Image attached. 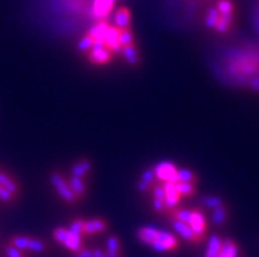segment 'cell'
Returning <instances> with one entry per match:
<instances>
[{"instance_id": "1", "label": "cell", "mask_w": 259, "mask_h": 257, "mask_svg": "<svg viewBox=\"0 0 259 257\" xmlns=\"http://www.w3.org/2000/svg\"><path fill=\"white\" fill-rule=\"evenodd\" d=\"M50 181L54 185L56 190L58 192V194L65 199L66 202H69V203H74L76 199V197L74 195V193L71 192V189H70L69 184L66 182V180L63 179V176L61 173H52L50 176Z\"/></svg>"}, {"instance_id": "2", "label": "cell", "mask_w": 259, "mask_h": 257, "mask_svg": "<svg viewBox=\"0 0 259 257\" xmlns=\"http://www.w3.org/2000/svg\"><path fill=\"white\" fill-rule=\"evenodd\" d=\"M155 173V177L161 181L166 182H178V175H177V167L174 166L170 162H161L159 164L155 166V168H153Z\"/></svg>"}, {"instance_id": "3", "label": "cell", "mask_w": 259, "mask_h": 257, "mask_svg": "<svg viewBox=\"0 0 259 257\" xmlns=\"http://www.w3.org/2000/svg\"><path fill=\"white\" fill-rule=\"evenodd\" d=\"M188 226H190L192 232H194L196 241L203 240L205 228H207V222H205V217H204L201 210H192V217H191Z\"/></svg>"}, {"instance_id": "4", "label": "cell", "mask_w": 259, "mask_h": 257, "mask_svg": "<svg viewBox=\"0 0 259 257\" xmlns=\"http://www.w3.org/2000/svg\"><path fill=\"white\" fill-rule=\"evenodd\" d=\"M163 189L164 193H166L164 206H166V209L172 210V209L179 203V201H181V194H179L177 190V184H175V182L166 181L163 182Z\"/></svg>"}, {"instance_id": "5", "label": "cell", "mask_w": 259, "mask_h": 257, "mask_svg": "<svg viewBox=\"0 0 259 257\" xmlns=\"http://www.w3.org/2000/svg\"><path fill=\"white\" fill-rule=\"evenodd\" d=\"M115 0H94L92 4V16L95 19H104L113 8Z\"/></svg>"}, {"instance_id": "6", "label": "cell", "mask_w": 259, "mask_h": 257, "mask_svg": "<svg viewBox=\"0 0 259 257\" xmlns=\"http://www.w3.org/2000/svg\"><path fill=\"white\" fill-rule=\"evenodd\" d=\"M155 240L159 241V243H161L166 249H167V252L175 251V249L178 248V239L175 238L174 235L171 234V232L161 231V230H159Z\"/></svg>"}, {"instance_id": "7", "label": "cell", "mask_w": 259, "mask_h": 257, "mask_svg": "<svg viewBox=\"0 0 259 257\" xmlns=\"http://www.w3.org/2000/svg\"><path fill=\"white\" fill-rule=\"evenodd\" d=\"M172 226H174L175 231L181 235L184 240L192 241V243H196V239H195L194 232H192V230H191V227L187 225V223L178 221V219H174V222H172Z\"/></svg>"}, {"instance_id": "8", "label": "cell", "mask_w": 259, "mask_h": 257, "mask_svg": "<svg viewBox=\"0 0 259 257\" xmlns=\"http://www.w3.org/2000/svg\"><path fill=\"white\" fill-rule=\"evenodd\" d=\"M159 232V230L155 227H151V226H146V227H142L138 230L137 236L138 239L144 243V244L151 245V243L157 239V235Z\"/></svg>"}, {"instance_id": "9", "label": "cell", "mask_w": 259, "mask_h": 257, "mask_svg": "<svg viewBox=\"0 0 259 257\" xmlns=\"http://www.w3.org/2000/svg\"><path fill=\"white\" fill-rule=\"evenodd\" d=\"M112 58L111 50L104 47L102 50H91L89 54V59L92 63H96V65H104V63L109 62Z\"/></svg>"}, {"instance_id": "10", "label": "cell", "mask_w": 259, "mask_h": 257, "mask_svg": "<svg viewBox=\"0 0 259 257\" xmlns=\"http://www.w3.org/2000/svg\"><path fill=\"white\" fill-rule=\"evenodd\" d=\"M62 245H65L69 251L76 253V252L82 249V235L75 234V232H72L69 230V235H67V238H66L65 243Z\"/></svg>"}, {"instance_id": "11", "label": "cell", "mask_w": 259, "mask_h": 257, "mask_svg": "<svg viewBox=\"0 0 259 257\" xmlns=\"http://www.w3.org/2000/svg\"><path fill=\"white\" fill-rule=\"evenodd\" d=\"M69 186L71 189V192L74 193L76 198H80L83 197L85 193V184H84V180L83 177H78V176H71L69 180Z\"/></svg>"}, {"instance_id": "12", "label": "cell", "mask_w": 259, "mask_h": 257, "mask_svg": "<svg viewBox=\"0 0 259 257\" xmlns=\"http://www.w3.org/2000/svg\"><path fill=\"white\" fill-rule=\"evenodd\" d=\"M221 245H223V240L219 235H212L208 239L207 251H205V257H217L221 251Z\"/></svg>"}, {"instance_id": "13", "label": "cell", "mask_w": 259, "mask_h": 257, "mask_svg": "<svg viewBox=\"0 0 259 257\" xmlns=\"http://www.w3.org/2000/svg\"><path fill=\"white\" fill-rule=\"evenodd\" d=\"M131 23V12L128 8H120L115 13V25L118 29H126Z\"/></svg>"}, {"instance_id": "14", "label": "cell", "mask_w": 259, "mask_h": 257, "mask_svg": "<svg viewBox=\"0 0 259 257\" xmlns=\"http://www.w3.org/2000/svg\"><path fill=\"white\" fill-rule=\"evenodd\" d=\"M120 30L117 26H109L107 33H105L104 37V43L107 49L111 50L112 47H115L116 45H118V38H120Z\"/></svg>"}, {"instance_id": "15", "label": "cell", "mask_w": 259, "mask_h": 257, "mask_svg": "<svg viewBox=\"0 0 259 257\" xmlns=\"http://www.w3.org/2000/svg\"><path fill=\"white\" fill-rule=\"evenodd\" d=\"M238 254V245L230 239H225L223 240V245H221V251L217 257H237Z\"/></svg>"}, {"instance_id": "16", "label": "cell", "mask_w": 259, "mask_h": 257, "mask_svg": "<svg viewBox=\"0 0 259 257\" xmlns=\"http://www.w3.org/2000/svg\"><path fill=\"white\" fill-rule=\"evenodd\" d=\"M90 170H91V162L87 159H82L71 167V175L83 177Z\"/></svg>"}, {"instance_id": "17", "label": "cell", "mask_w": 259, "mask_h": 257, "mask_svg": "<svg viewBox=\"0 0 259 257\" xmlns=\"http://www.w3.org/2000/svg\"><path fill=\"white\" fill-rule=\"evenodd\" d=\"M122 56H124V58L126 59V62L132 66L137 65L138 59H140L138 58L137 47H136L133 43H132V45L124 46V49H122Z\"/></svg>"}, {"instance_id": "18", "label": "cell", "mask_w": 259, "mask_h": 257, "mask_svg": "<svg viewBox=\"0 0 259 257\" xmlns=\"http://www.w3.org/2000/svg\"><path fill=\"white\" fill-rule=\"evenodd\" d=\"M108 28H109L108 24L104 23V21H100V23H98L96 25L92 26L91 29H90L89 34L94 39H103V41H104L105 33H107Z\"/></svg>"}, {"instance_id": "19", "label": "cell", "mask_w": 259, "mask_h": 257, "mask_svg": "<svg viewBox=\"0 0 259 257\" xmlns=\"http://www.w3.org/2000/svg\"><path fill=\"white\" fill-rule=\"evenodd\" d=\"M0 185L8 189L13 195H16L19 193V185L4 172H0Z\"/></svg>"}, {"instance_id": "20", "label": "cell", "mask_w": 259, "mask_h": 257, "mask_svg": "<svg viewBox=\"0 0 259 257\" xmlns=\"http://www.w3.org/2000/svg\"><path fill=\"white\" fill-rule=\"evenodd\" d=\"M105 254L108 257H118L120 254V241L116 236H111L107 240V252Z\"/></svg>"}, {"instance_id": "21", "label": "cell", "mask_w": 259, "mask_h": 257, "mask_svg": "<svg viewBox=\"0 0 259 257\" xmlns=\"http://www.w3.org/2000/svg\"><path fill=\"white\" fill-rule=\"evenodd\" d=\"M232 21H233V16H232V13H229V15H220V19H219V21H217L216 26H214V29H216L217 32L225 33L230 28V24H232Z\"/></svg>"}, {"instance_id": "22", "label": "cell", "mask_w": 259, "mask_h": 257, "mask_svg": "<svg viewBox=\"0 0 259 257\" xmlns=\"http://www.w3.org/2000/svg\"><path fill=\"white\" fill-rule=\"evenodd\" d=\"M178 175V182H192L194 184L196 181V175L191 170L187 168H181L177 171Z\"/></svg>"}, {"instance_id": "23", "label": "cell", "mask_w": 259, "mask_h": 257, "mask_svg": "<svg viewBox=\"0 0 259 257\" xmlns=\"http://www.w3.org/2000/svg\"><path fill=\"white\" fill-rule=\"evenodd\" d=\"M214 212L212 214V222H213L214 225H223L225 219H227V209L224 208V206H220V208L213 209Z\"/></svg>"}, {"instance_id": "24", "label": "cell", "mask_w": 259, "mask_h": 257, "mask_svg": "<svg viewBox=\"0 0 259 257\" xmlns=\"http://www.w3.org/2000/svg\"><path fill=\"white\" fill-rule=\"evenodd\" d=\"M29 236H15L12 238V245L16 247L20 251H28V247H29Z\"/></svg>"}, {"instance_id": "25", "label": "cell", "mask_w": 259, "mask_h": 257, "mask_svg": "<svg viewBox=\"0 0 259 257\" xmlns=\"http://www.w3.org/2000/svg\"><path fill=\"white\" fill-rule=\"evenodd\" d=\"M172 217L174 219L184 222V223H190L191 217H192V210H187V209H181V210H172Z\"/></svg>"}, {"instance_id": "26", "label": "cell", "mask_w": 259, "mask_h": 257, "mask_svg": "<svg viewBox=\"0 0 259 257\" xmlns=\"http://www.w3.org/2000/svg\"><path fill=\"white\" fill-rule=\"evenodd\" d=\"M219 19H220V12H219V10H217V8H210L207 13L205 25H207L208 28H214L217 21H219Z\"/></svg>"}, {"instance_id": "27", "label": "cell", "mask_w": 259, "mask_h": 257, "mask_svg": "<svg viewBox=\"0 0 259 257\" xmlns=\"http://www.w3.org/2000/svg\"><path fill=\"white\" fill-rule=\"evenodd\" d=\"M177 190L181 195L194 194L195 186L192 182H177Z\"/></svg>"}, {"instance_id": "28", "label": "cell", "mask_w": 259, "mask_h": 257, "mask_svg": "<svg viewBox=\"0 0 259 257\" xmlns=\"http://www.w3.org/2000/svg\"><path fill=\"white\" fill-rule=\"evenodd\" d=\"M133 41H135V37H133V33L131 32V29H129V28L120 30V38H118V42H120V45H122V46L132 45V43H133Z\"/></svg>"}, {"instance_id": "29", "label": "cell", "mask_w": 259, "mask_h": 257, "mask_svg": "<svg viewBox=\"0 0 259 257\" xmlns=\"http://www.w3.org/2000/svg\"><path fill=\"white\" fill-rule=\"evenodd\" d=\"M216 8L219 10L220 15H229V13H233V4H232L230 0H219Z\"/></svg>"}, {"instance_id": "30", "label": "cell", "mask_w": 259, "mask_h": 257, "mask_svg": "<svg viewBox=\"0 0 259 257\" xmlns=\"http://www.w3.org/2000/svg\"><path fill=\"white\" fill-rule=\"evenodd\" d=\"M28 251L34 252V253H42L45 251V245L41 240L38 239H33L30 238L29 240V247H28Z\"/></svg>"}, {"instance_id": "31", "label": "cell", "mask_w": 259, "mask_h": 257, "mask_svg": "<svg viewBox=\"0 0 259 257\" xmlns=\"http://www.w3.org/2000/svg\"><path fill=\"white\" fill-rule=\"evenodd\" d=\"M204 203L205 206L209 209H216L223 206V199L219 198V197H214V195H209V197H204Z\"/></svg>"}, {"instance_id": "32", "label": "cell", "mask_w": 259, "mask_h": 257, "mask_svg": "<svg viewBox=\"0 0 259 257\" xmlns=\"http://www.w3.org/2000/svg\"><path fill=\"white\" fill-rule=\"evenodd\" d=\"M53 235H54V239H56L58 243L63 244L66 240V238H67V235H69V228H65V227L56 228V230H54V232H53Z\"/></svg>"}, {"instance_id": "33", "label": "cell", "mask_w": 259, "mask_h": 257, "mask_svg": "<svg viewBox=\"0 0 259 257\" xmlns=\"http://www.w3.org/2000/svg\"><path fill=\"white\" fill-rule=\"evenodd\" d=\"M92 45H94V38H92V37L89 34V36L83 37V38L79 41L78 49L82 50V52H85V50L91 49Z\"/></svg>"}, {"instance_id": "34", "label": "cell", "mask_w": 259, "mask_h": 257, "mask_svg": "<svg viewBox=\"0 0 259 257\" xmlns=\"http://www.w3.org/2000/svg\"><path fill=\"white\" fill-rule=\"evenodd\" d=\"M141 181H144L145 184H148V185H151L153 182H154L155 180V173H154V170H145L144 172H142L141 175Z\"/></svg>"}, {"instance_id": "35", "label": "cell", "mask_w": 259, "mask_h": 257, "mask_svg": "<svg viewBox=\"0 0 259 257\" xmlns=\"http://www.w3.org/2000/svg\"><path fill=\"white\" fill-rule=\"evenodd\" d=\"M91 223H92V227H94V231H95V234H98V232H103L105 228H107V223H105L104 219H100V218L91 219Z\"/></svg>"}, {"instance_id": "36", "label": "cell", "mask_w": 259, "mask_h": 257, "mask_svg": "<svg viewBox=\"0 0 259 257\" xmlns=\"http://www.w3.org/2000/svg\"><path fill=\"white\" fill-rule=\"evenodd\" d=\"M69 230L72 232H75V234L82 235L83 234V221L82 219H75V221L72 222L71 225H70Z\"/></svg>"}, {"instance_id": "37", "label": "cell", "mask_w": 259, "mask_h": 257, "mask_svg": "<svg viewBox=\"0 0 259 257\" xmlns=\"http://www.w3.org/2000/svg\"><path fill=\"white\" fill-rule=\"evenodd\" d=\"M13 198H15V195H13L8 189H6L4 186L0 185V199L4 202H11Z\"/></svg>"}, {"instance_id": "38", "label": "cell", "mask_w": 259, "mask_h": 257, "mask_svg": "<svg viewBox=\"0 0 259 257\" xmlns=\"http://www.w3.org/2000/svg\"><path fill=\"white\" fill-rule=\"evenodd\" d=\"M153 197H154V198L163 199V201H164V198H166V193H164L163 185H154V186H153Z\"/></svg>"}, {"instance_id": "39", "label": "cell", "mask_w": 259, "mask_h": 257, "mask_svg": "<svg viewBox=\"0 0 259 257\" xmlns=\"http://www.w3.org/2000/svg\"><path fill=\"white\" fill-rule=\"evenodd\" d=\"M6 253H7V257H24V254L21 253V251L17 249L16 247H13V245H10V247L6 248Z\"/></svg>"}, {"instance_id": "40", "label": "cell", "mask_w": 259, "mask_h": 257, "mask_svg": "<svg viewBox=\"0 0 259 257\" xmlns=\"http://www.w3.org/2000/svg\"><path fill=\"white\" fill-rule=\"evenodd\" d=\"M153 208H154L155 212L163 213L164 209H166V206H164V201L163 199L154 198V197H153Z\"/></svg>"}, {"instance_id": "41", "label": "cell", "mask_w": 259, "mask_h": 257, "mask_svg": "<svg viewBox=\"0 0 259 257\" xmlns=\"http://www.w3.org/2000/svg\"><path fill=\"white\" fill-rule=\"evenodd\" d=\"M83 234H85V235L95 234V231H94V227H92L91 219H90V221H83Z\"/></svg>"}, {"instance_id": "42", "label": "cell", "mask_w": 259, "mask_h": 257, "mask_svg": "<svg viewBox=\"0 0 259 257\" xmlns=\"http://www.w3.org/2000/svg\"><path fill=\"white\" fill-rule=\"evenodd\" d=\"M104 47H105V43L103 39H94V45H92L91 50L95 52V50H102L104 49Z\"/></svg>"}, {"instance_id": "43", "label": "cell", "mask_w": 259, "mask_h": 257, "mask_svg": "<svg viewBox=\"0 0 259 257\" xmlns=\"http://www.w3.org/2000/svg\"><path fill=\"white\" fill-rule=\"evenodd\" d=\"M75 257H94V254H92V251H90V249H80L79 252H76Z\"/></svg>"}, {"instance_id": "44", "label": "cell", "mask_w": 259, "mask_h": 257, "mask_svg": "<svg viewBox=\"0 0 259 257\" xmlns=\"http://www.w3.org/2000/svg\"><path fill=\"white\" fill-rule=\"evenodd\" d=\"M149 188H150V185L145 184V182L141 181V180L137 182V190H138V192H146V190H149Z\"/></svg>"}, {"instance_id": "45", "label": "cell", "mask_w": 259, "mask_h": 257, "mask_svg": "<svg viewBox=\"0 0 259 257\" xmlns=\"http://www.w3.org/2000/svg\"><path fill=\"white\" fill-rule=\"evenodd\" d=\"M122 49H124V46L118 43V45H116L115 47H112L111 53L112 54H115V56H122Z\"/></svg>"}, {"instance_id": "46", "label": "cell", "mask_w": 259, "mask_h": 257, "mask_svg": "<svg viewBox=\"0 0 259 257\" xmlns=\"http://www.w3.org/2000/svg\"><path fill=\"white\" fill-rule=\"evenodd\" d=\"M250 84H251V88H253V89H255V91H259V78H254L253 80H251V83H250Z\"/></svg>"}, {"instance_id": "47", "label": "cell", "mask_w": 259, "mask_h": 257, "mask_svg": "<svg viewBox=\"0 0 259 257\" xmlns=\"http://www.w3.org/2000/svg\"><path fill=\"white\" fill-rule=\"evenodd\" d=\"M92 254H94V257H107V254L103 253V251H100V249H95L92 252Z\"/></svg>"}, {"instance_id": "48", "label": "cell", "mask_w": 259, "mask_h": 257, "mask_svg": "<svg viewBox=\"0 0 259 257\" xmlns=\"http://www.w3.org/2000/svg\"><path fill=\"white\" fill-rule=\"evenodd\" d=\"M107 257H108V256H107Z\"/></svg>"}]
</instances>
